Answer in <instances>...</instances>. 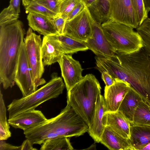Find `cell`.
I'll use <instances>...</instances> for the list:
<instances>
[{
	"label": "cell",
	"instance_id": "cell-4",
	"mask_svg": "<svg viewBox=\"0 0 150 150\" xmlns=\"http://www.w3.org/2000/svg\"><path fill=\"white\" fill-rule=\"evenodd\" d=\"M101 90L100 84L95 76L88 74L67 91V104L82 118L88 127L91 125Z\"/></svg>",
	"mask_w": 150,
	"mask_h": 150
},
{
	"label": "cell",
	"instance_id": "cell-5",
	"mask_svg": "<svg viewBox=\"0 0 150 150\" xmlns=\"http://www.w3.org/2000/svg\"><path fill=\"white\" fill-rule=\"evenodd\" d=\"M62 79L52 73L47 83L32 93L19 99H14L7 106L8 119L23 112L33 110L44 102L57 98L65 88Z\"/></svg>",
	"mask_w": 150,
	"mask_h": 150
},
{
	"label": "cell",
	"instance_id": "cell-1",
	"mask_svg": "<svg viewBox=\"0 0 150 150\" xmlns=\"http://www.w3.org/2000/svg\"><path fill=\"white\" fill-rule=\"evenodd\" d=\"M99 71H106L115 79L126 81L150 105V54L144 47L134 52H116L109 58H102Z\"/></svg>",
	"mask_w": 150,
	"mask_h": 150
},
{
	"label": "cell",
	"instance_id": "cell-17",
	"mask_svg": "<svg viewBox=\"0 0 150 150\" xmlns=\"http://www.w3.org/2000/svg\"><path fill=\"white\" fill-rule=\"evenodd\" d=\"M28 13V25L34 31L44 36L58 34L52 18L35 13Z\"/></svg>",
	"mask_w": 150,
	"mask_h": 150
},
{
	"label": "cell",
	"instance_id": "cell-26",
	"mask_svg": "<svg viewBox=\"0 0 150 150\" xmlns=\"http://www.w3.org/2000/svg\"><path fill=\"white\" fill-rule=\"evenodd\" d=\"M132 123L150 125V105L143 100L140 103L136 109Z\"/></svg>",
	"mask_w": 150,
	"mask_h": 150
},
{
	"label": "cell",
	"instance_id": "cell-32",
	"mask_svg": "<svg viewBox=\"0 0 150 150\" xmlns=\"http://www.w3.org/2000/svg\"><path fill=\"white\" fill-rule=\"evenodd\" d=\"M50 11L59 14L61 0H34Z\"/></svg>",
	"mask_w": 150,
	"mask_h": 150
},
{
	"label": "cell",
	"instance_id": "cell-27",
	"mask_svg": "<svg viewBox=\"0 0 150 150\" xmlns=\"http://www.w3.org/2000/svg\"><path fill=\"white\" fill-rule=\"evenodd\" d=\"M6 108L3 95L0 91V140H7L11 136L9 125L6 116Z\"/></svg>",
	"mask_w": 150,
	"mask_h": 150
},
{
	"label": "cell",
	"instance_id": "cell-33",
	"mask_svg": "<svg viewBox=\"0 0 150 150\" xmlns=\"http://www.w3.org/2000/svg\"><path fill=\"white\" fill-rule=\"evenodd\" d=\"M52 19L58 34H63L66 22V20L59 14L52 18Z\"/></svg>",
	"mask_w": 150,
	"mask_h": 150
},
{
	"label": "cell",
	"instance_id": "cell-10",
	"mask_svg": "<svg viewBox=\"0 0 150 150\" xmlns=\"http://www.w3.org/2000/svg\"><path fill=\"white\" fill-rule=\"evenodd\" d=\"M92 34L85 42H83L88 48L98 57L109 58L115 53L103 32L101 25L93 19Z\"/></svg>",
	"mask_w": 150,
	"mask_h": 150
},
{
	"label": "cell",
	"instance_id": "cell-6",
	"mask_svg": "<svg viewBox=\"0 0 150 150\" xmlns=\"http://www.w3.org/2000/svg\"><path fill=\"white\" fill-rule=\"evenodd\" d=\"M101 25L107 40L115 52L129 54L144 47L142 38L133 28L112 19Z\"/></svg>",
	"mask_w": 150,
	"mask_h": 150
},
{
	"label": "cell",
	"instance_id": "cell-22",
	"mask_svg": "<svg viewBox=\"0 0 150 150\" xmlns=\"http://www.w3.org/2000/svg\"><path fill=\"white\" fill-rule=\"evenodd\" d=\"M130 140L134 150L150 143V125L131 123Z\"/></svg>",
	"mask_w": 150,
	"mask_h": 150
},
{
	"label": "cell",
	"instance_id": "cell-39",
	"mask_svg": "<svg viewBox=\"0 0 150 150\" xmlns=\"http://www.w3.org/2000/svg\"><path fill=\"white\" fill-rule=\"evenodd\" d=\"M146 10L148 13L150 11V0H143Z\"/></svg>",
	"mask_w": 150,
	"mask_h": 150
},
{
	"label": "cell",
	"instance_id": "cell-14",
	"mask_svg": "<svg viewBox=\"0 0 150 150\" xmlns=\"http://www.w3.org/2000/svg\"><path fill=\"white\" fill-rule=\"evenodd\" d=\"M47 120L41 111L35 109L20 113L8 119V121L13 127L24 131L38 126Z\"/></svg>",
	"mask_w": 150,
	"mask_h": 150
},
{
	"label": "cell",
	"instance_id": "cell-41",
	"mask_svg": "<svg viewBox=\"0 0 150 150\" xmlns=\"http://www.w3.org/2000/svg\"><path fill=\"white\" fill-rule=\"evenodd\" d=\"M34 1V0H22V2L23 4L25 7Z\"/></svg>",
	"mask_w": 150,
	"mask_h": 150
},
{
	"label": "cell",
	"instance_id": "cell-15",
	"mask_svg": "<svg viewBox=\"0 0 150 150\" xmlns=\"http://www.w3.org/2000/svg\"><path fill=\"white\" fill-rule=\"evenodd\" d=\"M107 109L104 97L100 95L97 100L91 125L88 127V132L96 142H100V139L105 126L103 116Z\"/></svg>",
	"mask_w": 150,
	"mask_h": 150
},
{
	"label": "cell",
	"instance_id": "cell-21",
	"mask_svg": "<svg viewBox=\"0 0 150 150\" xmlns=\"http://www.w3.org/2000/svg\"><path fill=\"white\" fill-rule=\"evenodd\" d=\"M143 100L142 96L131 87L122 100L118 110L131 123L140 103Z\"/></svg>",
	"mask_w": 150,
	"mask_h": 150
},
{
	"label": "cell",
	"instance_id": "cell-16",
	"mask_svg": "<svg viewBox=\"0 0 150 150\" xmlns=\"http://www.w3.org/2000/svg\"><path fill=\"white\" fill-rule=\"evenodd\" d=\"M105 125L123 137L130 139L131 123L119 111L106 112L103 116Z\"/></svg>",
	"mask_w": 150,
	"mask_h": 150
},
{
	"label": "cell",
	"instance_id": "cell-23",
	"mask_svg": "<svg viewBox=\"0 0 150 150\" xmlns=\"http://www.w3.org/2000/svg\"><path fill=\"white\" fill-rule=\"evenodd\" d=\"M88 8L93 20L101 25L111 19L110 0H97Z\"/></svg>",
	"mask_w": 150,
	"mask_h": 150
},
{
	"label": "cell",
	"instance_id": "cell-34",
	"mask_svg": "<svg viewBox=\"0 0 150 150\" xmlns=\"http://www.w3.org/2000/svg\"><path fill=\"white\" fill-rule=\"evenodd\" d=\"M86 7L84 4L81 1L69 14L66 19V21L70 20L75 17Z\"/></svg>",
	"mask_w": 150,
	"mask_h": 150
},
{
	"label": "cell",
	"instance_id": "cell-28",
	"mask_svg": "<svg viewBox=\"0 0 150 150\" xmlns=\"http://www.w3.org/2000/svg\"><path fill=\"white\" fill-rule=\"evenodd\" d=\"M136 30L142 38L144 47L150 54V18L145 20Z\"/></svg>",
	"mask_w": 150,
	"mask_h": 150
},
{
	"label": "cell",
	"instance_id": "cell-11",
	"mask_svg": "<svg viewBox=\"0 0 150 150\" xmlns=\"http://www.w3.org/2000/svg\"><path fill=\"white\" fill-rule=\"evenodd\" d=\"M111 19L133 28L138 27L131 0H111Z\"/></svg>",
	"mask_w": 150,
	"mask_h": 150
},
{
	"label": "cell",
	"instance_id": "cell-12",
	"mask_svg": "<svg viewBox=\"0 0 150 150\" xmlns=\"http://www.w3.org/2000/svg\"><path fill=\"white\" fill-rule=\"evenodd\" d=\"M58 63L68 91L83 79L82 75L83 69L79 62L70 54H64Z\"/></svg>",
	"mask_w": 150,
	"mask_h": 150
},
{
	"label": "cell",
	"instance_id": "cell-36",
	"mask_svg": "<svg viewBox=\"0 0 150 150\" xmlns=\"http://www.w3.org/2000/svg\"><path fill=\"white\" fill-rule=\"evenodd\" d=\"M4 140H0V150H20V146H15L6 143Z\"/></svg>",
	"mask_w": 150,
	"mask_h": 150
},
{
	"label": "cell",
	"instance_id": "cell-13",
	"mask_svg": "<svg viewBox=\"0 0 150 150\" xmlns=\"http://www.w3.org/2000/svg\"><path fill=\"white\" fill-rule=\"evenodd\" d=\"M131 86L128 83L118 79H115L112 85L105 86L104 99L107 112H116Z\"/></svg>",
	"mask_w": 150,
	"mask_h": 150
},
{
	"label": "cell",
	"instance_id": "cell-40",
	"mask_svg": "<svg viewBox=\"0 0 150 150\" xmlns=\"http://www.w3.org/2000/svg\"><path fill=\"white\" fill-rule=\"evenodd\" d=\"M138 150H150V143L140 147Z\"/></svg>",
	"mask_w": 150,
	"mask_h": 150
},
{
	"label": "cell",
	"instance_id": "cell-30",
	"mask_svg": "<svg viewBox=\"0 0 150 150\" xmlns=\"http://www.w3.org/2000/svg\"><path fill=\"white\" fill-rule=\"evenodd\" d=\"M25 7L26 11L28 13H35L52 18L58 14L50 11L35 1L31 2Z\"/></svg>",
	"mask_w": 150,
	"mask_h": 150
},
{
	"label": "cell",
	"instance_id": "cell-25",
	"mask_svg": "<svg viewBox=\"0 0 150 150\" xmlns=\"http://www.w3.org/2000/svg\"><path fill=\"white\" fill-rule=\"evenodd\" d=\"M21 0H10L8 6L0 14V24L18 19L20 12Z\"/></svg>",
	"mask_w": 150,
	"mask_h": 150
},
{
	"label": "cell",
	"instance_id": "cell-29",
	"mask_svg": "<svg viewBox=\"0 0 150 150\" xmlns=\"http://www.w3.org/2000/svg\"><path fill=\"white\" fill-rule=\"evenodd\" d=\"M135 11L137 24L139 26L148 18L143 0H131Z\"/></svg>",
	"mask_w": 150,
	"mask_h": 150
},
{
	"label": "cell",
	"instance_id": "cell-18",
	"mask_svg": "<svg viewBox=\"0 0 150 150\" xmlns=\"http://www.w3.org/2000/svg\"><path fill=\"white\" fill-rule=\"evenodd\" d=\"M100 142L111 150H134L129 139L123 137L107 126Z\"/></svg>",
	"mask_w": 150,
	"mask_h": 150
},
{
	"label": "cell",
	"instance_id": "cell-38",
	"mask_svg": "<svg viewBox=\"0 0 150 150\" xmlns=\"http://www.w3.org/2000/svg\"><path fill=\"white\" fill-rule=\"evenodd\" d=\"M86 6L88 8L94 4L97 0H81Z\"/></svg>",
	"mask_w": 150,
	"mask_h": 150
},
{
	"label": "cell",
	"instance_id": "cell-20",
	"mask_svg": "<svg viewBox=\"0 0 150 150\" xmlns=\"http://www.w3.org/2000/svg\"><path fill=\"white\" fill-rule=\"evenodd\" d=\"M41 53L44 66H49L58 62L65 54L55 42L44 36L42 42Z\"/></svg>",
	"mask_w": 150,
	"mask_h": 150
},
{
	"label": "cell",
	"instance_id": "cell-2",
	"mask_svg": "<svg viewBox=\"0 0 150 150\" xmlns=\"http://www.w3.org/2000/svg\"><path fill=\"white\" fill-rule=\"evenodd\" d=\"M88 129L86 122L67 104L57 116L23 131V134L33 144L41 145L48 139L82 135L88 132Z\"/></svg>",
	"mask_w": 150,
	"mask_h": 150
},
{
	"label": "cell",
	"instance_id": "cell-24",
	"mask_svg": "<svg viewBox=\"0 0 150 150\" xmlns=\"http://www.w3.org/2000/svg\"><path fill=\"white\" fill-rule=\"evenodd\" d=\"M40 150H72L74 148L67 137L48 139L42 144Z\"/></svg>",
	"mask_w": 150,
	"mask_h": 150
},
{
	"label": "cell",
	"instance_id": "cell-3",
	"mask_svg": "<svg viewBox=\"0 0 150 150\" xmlns=\"http://www.w3.org/2000/svg\"><path fill=\"white\" fill-rule=\"evenodd\" d=\"M25 34L23 23L18 19L0 24V84L4 89L14 85Z\"/></svg>",
	"mask_w": 150,
	"mask_h": 150
},
{
	"label": "cell",
	"instance_id": "cell-7",
	"mask_svg": "<svg viewBox=\"0 0 150 150\" xmlns=\"http://www.w3.org/2000/svg\"><path fill=\"white\" fill-rule=\"evenodd\" d=\"M42 40L40 35L36 34L30 27L24 39V45L28 60L31 70L33 81L36 89L46 83L42 78L44 71L41 53Z\"/></svg>",
	"mask_w": 150,
	"mask_h": 150
},
{
	"label": "cell",
	"instance_id": "cell-8",
	"mask_svg": "<svg viewBox=\"0 0 150 150\" xmlns=\"http://www.w3.org/2000/svg\"><path fill=\"white\" fill-rule=\"evenodd\" d=\"M93 19L86 7L75 17L66 21L63 34L78 41L85 42L92 34Z\"/></svg>",
	"mask_w": 150,
	"mask_h": 150
},
{
	"label": "cell",
	"instance_id": "cell-35",
	"mask_svg": "<svg viewBox=\"0 0 150 150\" xmlns=\"http://www.w3.org/2000/svg\"><path fill=\"white\" fill-rule=\"evenodd\" d=\"M102 78L105 85V86L109 87L113 84L115 79L106 71H103L101 72Z\"/></svg>",
	"mask_w": 150,
	"mask_h": 150
},
{
	"label": "cell",
	"instance_id": "cell-19",
	"mask_svg": "<svg viewBox=\"0 0 150 150\" xmlns=\"http://www.w3.org/2000/svg\"><path fill=\"white\" fill-rule=\"evenodd\" d=\"M45 36L56 43L65 54H72L79 51H86L88 48L83 42L64 34H57Z\"/></svg>",
	"mask_w": 150,
	"mask_h": 150
},
{
	"label": "cell",
	"instance_id": "cell-31",
	"mask_svg": "<svg viewBox=\"0 0 150 150\" xmlns=\"http://www.w3.org/2000/svg\"><path fill=\"white\" fill-rule=\"evenodd\" d=\"M81 0H61L59 14L66 20L70 12Z\"/></svg>",
	"mask_w": 150,
	"mask_h": 150
},
{
	"label": "cell",
	"instance_id": "cell-9",
	"mask_svg": "<svg viewBox=\"0 0 150 150\" xmlns=\"http://www.w3.org/2000/svg\"><path fill=\"white\" fill-rule=\"evenodd\" d=\"M14 81L19 88L23 97L28 95L38 89L34 84L24 43L20 53Z\"/></svg>",
	"mask_w": 150,
	"mask_h": 150
},
{
	"label": "cell",
	"instance_id": "cell-37",
	"mask_svg": "<svg viewBox=\"0 0 150 150\" xmlns=\"http://www.w3.org/2000/svg\"><path fill=\"white\" fill-rule=\"evenodd\" d=\"M33 144L28 139H26L20 146V150H36L37 149L33 146Z\"/></svg>",
	"mask_w": 150,
	"mask_h": 150
}]
</instances>
